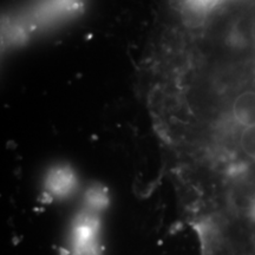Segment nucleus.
Returning <instances> with one entry per match:
<instances>
[{
    "instance_id": "obj_6",
    "label": "nucleus",
    "mask_w": 255,
    "mask_h": 255,
    "mask_svg": "<svg viewBox=\"0 0 255 255\" xmlns=\"http://www.w3.org/2000/svg\"><path fill=\"white\" fill-rule=\"evenodd\" d=\"M187 4L189 7H191L195 11H200V12H206V11H210L218 6L219 4H221L223 0H186Z\"/></svg>"
},
{
    "instance_id": "obj_4",
    "label": "nucleus",
    "mask_w": 255,
    "mask_h": 255,
    "mask_svg": "<svg viewBox=\"0 0 255 255\" xmlns=\"http://www.w3.org/2000/svg\"><path fill=\"white\" fill-rule=\"evenodd\" d=\"M87 203L89 208H90V212L104 208L108 205L107 193L100 187L91 188L87 194Z\"/></svg>"
},
{
    "instance_id": "obj_3",
    "label": "nucleus",
    "mask_w": 255,
    "mask_h": 255,
    "mask_svg": "<svg viewBox=\"0 0 255 255\" xmlns=\"http://www.w3.org/2000/svg\"><path fill=\"white\" fill-rule=\"evenodd\" d=\"M234 114L238 121L247 127L255 126V94L241 95L234 104Z\"/></svg>"
},
{
    "instance_id": "obj_2",
    "label": "nucleus",
    "mask_w": 255,
    "mask_h": 255,
    "mask_svg": "<svg viewBox=\"0 0 255 255\" xmlns=\"http://www.w3.org/2000/svg\"><path fill=\"white\" fill-rule=\"evenodd\" d=\"M76 177L68 167H57L50 171L46 180V187L55 197L68 196L73 190Z\"/></svg>"
},
{
    "instance_id": "obj_1",
    "label": "nucleus",
    "mask_w": 255,
    "mask_h": 255,
    "mask_svg": "<svg viewBox=\"0 0 255 255\" xmlns=\"http://www.w3.org/2000/svg\"><path fill=\"white\" fill-rule=\"evenodd\" d=\"M100 220L94 212L78 215L71 228L70 255H100Z\"/></svg>"
},
{
    "instance_id": "obj_5",
    "label": "nucleus",
    "mask_w": 255,
    "mask_h": 255,
    "mask_svg": "<svg viewBox=\"0 0 255 255\" xmlns=\"http://www.w3.org/2000/svg\"><path fill=\"white\" fill-rule=\"evenodd\" d=\"M241 145L248 157L255 159V126L247 127L242 135Z\"/></svg>"
}]
</instances>
